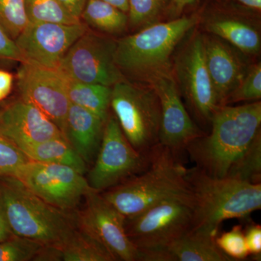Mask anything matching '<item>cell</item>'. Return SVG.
Masks as SVG:
<instances>
[{"label":"cell","instance_id":"6da1fadb","mask_svg":"<svg viewBox=\"0 0 261 261\" xmlns=\"http://www.w3.org/2000/svg\"><path fill=\"white\" fill-rule=\"evenodd\" d=\"M211 123V133L192 141L185 150L199 169L213 177H226L260 133V101L234 107L219 106Z\"/></svg>","mask_w":261,"mask_h":261},{"label":"cell","instance_id":"7a4b0ae2","mask_svg":"<svg viewBox=\"0 0 261 261\" xmlns=\"http://www.w3.org/2000/svg\"><path fill=\"white\" fill-rule=\"evenodd\" d=\"M187 170L177 154L159 143L149 151L145 171L100 193L125 218L132 217L163 200L192 195Z\"/></svg>","mask_w":261,"mask_h":261},{"label":"cell","instance_id":"3957f363","mask_svg":"<svg viewBox=\"0 0 261 261\" xmlns=\"http://www.w3.org/2000/svg\"><path fill=\"white\" fill-rule=\"evenodd\" d=\"M198 20L193 15L156 22L117 40L116 63L122 74L148 84L159 75L172 73L173 51Z\"/></svg>","mask_w":261,"mask_h":261},{"label":"cell","instance_id":"277c9868","mask_svg":"<svg viewBox=\"0 0 261 261\" xmlns=\"http://www.w3.org/2000/svg\"><path fill=\"white\" fill-rule=\"evenodd\" d=\"M0 196L15 235L61 250L77 228L76 214L47 203L18 178H0Z\"/></svg>","mask_w":261,"mask_h":261},{"label":"cell","instance_id":"5b68a950","mask_svg":"<svg viewBox=\"0 0 261 261\" xmlns=\"http://www.w3.org/2000/svg\"><path fill=\"white\" fill-rule=\"evenodd\" d=\"M187 178L192 197L194 229L218 234L223 221L246 219L260 209V183L213 177L196 166L188 168Z\"/></svg>","mask_w":261,"mask_h":261},{"label":"cell","instance_id":"8992f818","mask_svg":"<svg viewBox=\"0 0 261 261\" xmlns=\"http://www.w3.org/2000/svg\"><path fill=\"white\" fill-rule=\"evenodd\" d=\"M192 226V195L163 200L125 219L127 234L140 252V261H167L166 248Z\"/></svg>","mask_w":261,"mask_h":261},{"label":"cell","instance_id":"52a82bcc","mask_svg":"<svg viewBox=\"0 0 261 261\" xmlns=\"http://www.w3.org/2000/svg\"><path fill=\"white\" fill-rule=\"evenodd\" d=\"M111 108L127 140L139 152L148 153L159 144L161 105L149 84L126 80L115 84Z\"/></svg>","mask_w":261,"mask_h":261},{"label":"cell","instance_id":"ba28073f","mask_svg":"<svg viewBox=\"0 0 261 261\" xmlns=\"http://www.w3.org/2000/svg\"><path fill=\"white\" fill-rule=\"evenodd\" d=\"M149 160V152L142 153L130 145L116 117L110 113L99 152L87 171V181L92 190L106 191L145 171Z\"/></svg>","mask_w":261,"mask_h":261},{"label":"cell","instance_id":"9c48e42d","mask_svg":"<svg viewBox=\"0 0 261 261\" xmlns=\"http://www.w3.org/2000/svg\"><path fill=\"white\" fill-rule=\"evenodd\" d=\"M117 41L87 29L70 47L58 69L68 80L112 87L126 80L116 63Z\"/></svg>","mask_w":261,"mask_h":261},{"label":"cell","instance_id":"30bf717a","mask_svg":"<svg viewBox=\"0 0 261 261\" xmlns=\"http://www.w3.org/2000/svg\"><path fill=\"white\" fill-rule=\"evenodd\" d=\"M15 178L47 203L69 212H73L82 199L94 190L84 174L64 165L29 160Z\"/></svg>","mask_w":261,"mask_h":261},{"label":"cell","instance_id":"8fae6325","mask_svg":"<svg viewBox=\"0 0 261 261\" xmlns=\"http://www.w3.org/2000/svg\"><path fill=\"white\" fill-rule=\"evenodd\" d=\"M20 63L16 75L19 96L42 111L63 132L70 105L68 79L58 68Z\"/></svg>","mask_w":261,"mask_h":261},{"label":"cell","instance_id":"7c38bea8","mask_svg":"<svg viewBox=\"0 0 261 261\" xmlns=\"http://www.w3.org/2000/svg\"><path fill=\"white\" fill-rule=\"evenodd\" d=\"M84 198L83 211L76 214L79 226L99 240L115 260H140V252L126 233V218L100 192L92 190Z\"/></svg>","mask_w":261,"mask_h":261},{"label":"cell","instance_id":"4fadbf2b","mask_svg":"<svg viewBox=\"0 0 261 261\" xmlns=\"http://www.w3.org/2000/svg\"><path fill=\"white\" fill-rule=\"evenodd\" d=\"M88 29L82 21L29 22L14 42L23 62L58 68L68 49Z\"/></svg>","mask_w":261,"mask_h":261},{"label":"cell","instance_id":"5bb4252c","mask_svg":"<svg viewBox=\"0 0 261 261\" xmlns=\"http://www.w3.org/2000/svg\"><path fill=\"white\" fill-rule=\"evenodd\" d=\"M174 74L187 102L198 118L211 122L219 107L204 53L203 37L196 33L175 61Z\"/></svg>","mask_w":261,"mask_h":261},{"label":"cell","instance_id":"9a60e30c","mask_svg":"<svg viewBox=\"0 0 261 261\" xmlns=\"http://www.w3.org/2000/svg\"><path fill=\"white\" fill-rule=\"evenodd\" d=\"M148 84L155 91L161 105L159 143L178 154L204 133L189 116L173 72L159 75Z\"/></svg>","mask_w":261,"mask_h":261},{"label":"cell","instance_id":"2e32d148","mask_svg":"<svg viewBox=\"0 0 261 261\" xmlns=\"http://www.w3.org/2000/svg\"><path fill=\"white\" fill-rule=\"evenodd\" d=\"M63 135L42 111L20 96L0 103V136L18 149Z\"/></svg>","mask_w":261,"mask_h":261},{"label":"cell","instance_id":"e0dca14e","mask_svg":"<svg viewBox=\"0 0 261 261\" xmlns=\"http://www.w3.org/2000/svg\"><path fill=\"white\" fill-rule=\"evenodd\" d=\"M204 53L219 106L226 105L248 67L240 55L216 36L203 37Z\"/></svg>","mask_w":261,"mask_h":261},{"label":"cell","instance_id":"ac0fdd59","mask_svg":"<svg viewBox=\"0 0 261 261\" xmlns=\"http://www.w3.org/2000/svg\"><path fill=\"white\" fill-rule=\"evenodd\" d=\"M106 121L80 106L70 105L63 133L88 167L99 152Z\"/></svg>","mask_w":261,"mask_h":261},{"label":"cell","instance_id":"d6986e66","mask_svg":"<svg viewBox=\"0 0 261 261\" xmlns=\"http://www.w3.org/2000/svg\"><path fill=\"white\" fill-rule=\"evenodd\" d=\"M218 234L192 228L166 248L167 261H232L216 243Z\"/></svg>","mask_w":261,"mask_h":261},{"label":"cell","instance_id":"ffe728a7","mask_svg":"<svg viewBox=\"0 0 261 261\" xmlns=\"http://www.w3.org/2000/svg\"><path fill=\"white\" fill-rule=\"evenodd\" d=\"M205 28L212 35L228 42L240 53L255 55L260 49V36L252 24L233 17L219 16L211 18Z\"/></svg>","mask_w":261,"mask_h":261},{"label":"cell","instance_id":"44dd1931","mask_svg":"<svg viewBox=\"0 0 261 261\" xmlns=\"http://www.w3.org/2000/svg\"><path fill=\"white\" fill-rule=\"evenodd\" d=\"M20 149L30 161L64 165L74 168L84 175L89 170L88 166L76 153L64 135L24 146Z\"/></svg>","mask_w":261,"mask_h":261},{"label":"cell","instance_id":"7402d4cb","mask_svg":"<svg viewBox=\"0 0 261 261\" xmlns=\"http://www.w3.org/2000/svg\"><path fill=\"white\" fill-rule=\"evenodd\" d=\"M89 29L106 35H117L126 31L127 13L102 0H87L80 17Z\"/></svg>","mask_w":261,"mask_h":261},{"label":"cell","instance_id":"603a6c76","mask_svg":"<svg viewBox=\"0 0 261 261\" xmlns=\"http://www.w3.org/2000/svg\"><path fill=\"white\" fill-rule=\"evenodd\" d=\"M112 87L97 84L80 83L68 80V94L70 104L90 111L107 121L111 108Z\"/></svg>","mask_w":261,"mask_h":261},{"label":"cell","instance_id":"cb8c5ba5","mask_svg":"<svg viewBox=\"0 0 261 261\" xmlns=\"http://www.w3.org/2000/svg\"><path fill=\"white\" fill-rule=\"evenodd\" d=\"M61 250L65 261H115L106 247L79 225Z\"/></svg>","mask_w":261,"mask_h":261},{"label":"cell","instance_id":"d4e9b609","mask_svg":"<svg viewBox=\"0 0 261 261\" xmlns=\"http://www.w3.org/2000/svg\"><path fill=\"white\" fill-rule=\"evenodd\" d=\"M226 177L234 178L250 183H260L261 135L256 136L246 150L239 158Z\"/></svg>","mask_w":261,"mask_h":261},{"label":"cell","instance_id":"484cf974","mask_svg":"<svg viewBox=\"0 0 261 261\" xmlns=\"http://www.w3.org/2000/svg\"><path fill=\"white\" fill-rule=\"evenodd\" d=\"M24 3L29 22L72 24L82 21L58 0H24Z\"/></svg>","mask_w":261,"mask_h":261},{"label":"cell","instance_id":"4316f807","mask_svg":"<svg viewBox=\"0 0 261 261\" xmlns=\"http://www.w3.org/2000/svg\"><path fill=\"white\" fill-rule=\"evenodd\" d=\"M29 23L24 0H0V27L13 41Z\"/></svg>","mask_w":261,"mask_h":261},{"label":"cell","instance_id":"83f0119b","mask_svg":"<svg viewBox=\"0 0 261 261\" xmlns=\"http://www.w3.org/2000/svg\"><path fill=\"white\" fill-rule=\"evenodd\" d=\"M43 244L14 233L0 242V261H30L35 260Z\"/></svg>","mask_w":261,"mask_h":261},{"label":"cell","instance_id":"f1b7e54d","mask_svg":"<svg viewBox=\"0 0 261 261\" xmlns=\"http://www.w3.org/2000/svg\"><path fill=\"white\" fill-rule=\"evenodd\" d=\"M128 23L134 28H144L157 22L167 0H128Z\"/></svg>","mask_w":261,"mask_h":261},{"label":"cell","instance_id":"f546056e","mask_svg":"<svg viewBox=\"0 0 261 261\" xmlns=\"http://www.w3.org/2000/svg\"><path fill=\"white\" fill-rule=\"evenodd\" d=\"M261 98L260 63L248 67L238 87L231 92L226 100L229 103L260 100Z\"/></svg>","mask_w":261,"mask_h":261},{"label":"cell","instance_id":"4dcf8cb0","mask_svg":"<svg viewBox=\"0 0 261 261\" xmlns=\"http://www.w3.org/2000/svg\"><path fill=\"white\" fill-rule=\"evenodd\" d=\"M218 247L231 260H243L250 256L246 239L241 225L233 226L230 231L216 236Z\"/></svg>","mask_w":261,"mask_h":261},{"label":"cell","instance_id":"1f68e13d","mask_svg":"<svg viewBox=\"0 0 261 261\" xmlns=\"http://www.w3.org/2000/svg\"><path fill=\"white\" fill-rule=\"evenodd\" d=\"M29 160L20 149L0 136V178L17 175Z\"/></svg>","mask_w":261,"mask_h":261},{"label":"cell","instance_id":"d6a6232c","mask_svg":"<svg viewBox=\"0 0 261 261\" xmlns=\"http://www.w3.org/2000/svg\"><path fill=\"white\" fill-rule=\"evenodd\" d=\"M0 60L17 61L19 63L24 61L23 57L18 50L14 41L8 37V34L1 27H0Z\"/></svg>","mask_w":261,"mask_h":261},{"label":"cell","instance_id":"836d02e7","mask_svg":"<svg viewBox=\"0 0 261 261\" xmlns=\"http://www.w3.org/2000/svg\"><path fill=\"white\" fill-rule=\"evenodd\" d=\"M249 254L260 260L261 255V226L251 223L244 229Z\"/></svg>","mask_w":261,"mask_h":261},{"label":"cell","instance_id":"e575fe53","mask_svg":"<svg viewBox=\"0 0 261 261\" xmlns=\"http://www.w3.org/2000/svg\"><path fill=\"white\" fill-rule=\"evenodd\" d=\"M15 77L7 70H0V102L4 101L13 90Z\"/></svg>","mask_w":261,"mask_h":261},{"label":"cell","instance_id":"d590c367","mask_svg":"<svg viewBox=\"0 0 261 261\" xmlns=\"http://www.w3.org/2000/svg\"><path fill=\"white\" fill-rule=\"evenodd\" d=\"M75 18L80 19L81 15L87 0H58ZM81 20V19H80Z\"/></svg>","mask_w":261,"mask_h":261},{"label":"cell","instance_id":"8d00e7d4","mask_svg":"<svg viewBox=\"0 0 261 261\" xmlns=\"http://www.w3.org/2000/svg\"><path fill=\"white\" fill-rule=\"evenodd\" d=\"M12 234L13 233L8 224L4 207H3V201L0 196V242L4 241L9 238Z\"/></svg>","mask_w":261,"mask_h":261},{"label":"cell","instance_id":"74e56055","mask_svg":"<svg viewBox=\"0 0 261 261\" xmlns=\"http://www.w3.org/2000/svg\"><path fill=\"white\" fill-rule=\"evenodd\" d=\"M195 0H171V10L173 15L177 16L187 5L191 4Z\"/></svg>","mask_w":261,"mask_h":261},{"label":"cell","instance_id":"f35d334b","mask_svg":"<svg viewBox=\"0 0 261 261\" xmlns=\"http://www.w3.org/2000/svg\"><path fill=\"white\" fill-rule=\"evenodd\" d=\"M102 1L116 7L118 9L121 10V11L128 14V10H129L128 0H102Z\"/></svg>","mask_w":261,"mask_h":261},{"label":"cell","instance_id":"ab89813d","mask_svg":"<svg viewBox=\"0 0 261 261\" xmlns=\"http://www.w3.org/2000/svg\"><path fill=\"white\" fill-rule=\"evenodd\" d=\"M239 3L250 8V9L260 10H261V0H235Z\"/></svg>","mask_w":261,"mask_h":261}]
</instances>
